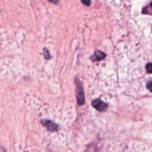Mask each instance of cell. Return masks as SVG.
<instances>
[{
	"mask_svg": "<svg viewBox=\"0 0 152 152\" xmlns=\"http://www.w3.org/2000/svg\"><path fill=\"white\" fill-rule=\"evenodd\" d=\"M75 84H76V97L77 100V103L80 105H82L84 102V95L83 86L81 81L78 78H75Z\"/></svg>",
	"mask_w": 152,
	"mask_h": 152,
	"instance_id": "1",
	"label": "cell"
},
{
	"mask_svg": "<svg viewBox=\"0 0 152 152\" xmlns=\"http://www.w3.org/2000/svg\"><path fill=\"white\" fill-rule=\"evenodd\" d=\"M93 106L99 111H104L107 107V105L100 99H96L92 102Z\"/></svg>",
	"mask_w": 152,
	"mask_h": 152,
	"instance_id": "2",
	"label": "cell"
},
{
	"mask_svg": "<svg viewBox=\"0 0 152 152\" xmlns=\"http://www.w3.org/2000/svg\"><path fill=\"white\" fill-rule=\"evenodd\" d=\"M42 123L43 125L47 127L48 129L50 131H55L57 129V125L56 124L48 120H43Z\"/></svg>",
	"mask_w": 152,
	"mask_h": 152,
	"instance_id": "3",
	"label": "cell"
},
{
	"mask_svg": "<svg viewBox=\"0 0 152 152\" xmlns=\"http://www.w3.org/2000/svg\"><path fill=\"white\" fill-rule=\"evenodd\" d=\"M106 57V54L100 51V50H96L93 56V61H100L102 59H103Z\"/></svg>",
	"mask_w": 152,
	"mask_h": 152,
	"instance_id": "4",
	"label": "cell"
},
{
	"mask_svg": "<svg viewBox=\"0 0 152 152\" xmlns=\"http://www.w3.org/2000/svg\"><path fill=\"white\" fill-rule=\"evenodd\" d=\"M146 70L148 73H152V63H148L145 66Z\"/></svg>",
	"mask_w": 152,
	"mask_h": 152,
	"instance_id": "5",
	"label": "cell"
},
{
	"mask_svg": "<svg viewBox=\"0 0 152 152\" xmlns=\"http://www.w3.org/2000/svg\"><path fill=\"white\" fill-rule=\"evenodd\" d=\"M44 55H45V58L46 59H49L50 58V56L49 55V52L48 50L46 49H44Z\"/></svg>",
	"mask_w": 152,
	"mask_h": 152,
	"instance_id": "6",
	"label": "cell"
},
{
	"mask_svg": "<svg viewBox=\"0 0 152 152\" xmlns=\"http://www.w3.org/2000/svg\"><path fill=\"white\" fill-rule=\"evenodd\" d=\"M147 88L152 92V81H149L147 84Z\"/></svg>",
	"mask_w": 152,
	"mask_h": 152,
	"instance_id": "7",
	"label": "cell"
},
{
	"mask_svg": "<svg viewBox=\"0 0 152 152\" xmlns=\"http://www.w3.org/2000/svg\"><path fill=\"white\" fill-rule=\"evenodd\" d=\"M81 1L83 2V4H84L86 5H87V6L90 5V2H91L90 0H81Z\"/></svg>",
	"mask_w": 152,
	"mask_h": 152,
	"instance_id": "8",
	"label": "cell"
},
{
	"mask_svg": "<svg viewBox=\"0 0 152 152\" xmlns=\"http://www.w3.org/2000/svg\"><path fill=\"white\" fill-rule=\"evenodd\" d=\"M49 2L52 3V4H57L59 2V0H48Z\"/></svg>",
	"mask_w": 152,
	"mask_h": 152,
	"instance_id": "9",
	"label": "cell"
},
{
	"mask_svg": "<svg viewBox=\"0 0 152 152\" xmlns=\"http://www.w3.org/2000/svg\"><path fill=\"white\" fill-rule=\"evenodd\" d=\"M0 152H6V151L2 147H0Z\"/></svg>",
	"mask_w": 152,
	"mask_h": 152,
	"instance_id": "10",
	"label": "cell"
},
{
	"mask_svg": "<svg viewBox=\"0 0 152 152\" xmlns=\"http://www.w3.org/2000/svg\"><path fill=\"white\" fill-rule=\"evenodd\" d=\"M150 5H151V8H152V2L151 3V4H150Z\"/></svg>",
	"mask_w": 152,
	"mask_h": 152,
	"instance_id": "11",
	"label": "cell"
}]
</instances>
